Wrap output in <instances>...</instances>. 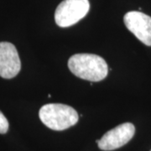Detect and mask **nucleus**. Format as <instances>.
<instances>
[{
  "label": "nucleus",
  "instance_id": "f257e3e1",
  "mask_svg": "<svg viewBox=\"0 0 151 151\" xmlns=\"http://www.w3.org/2000/svg\"><path fill=\"white\" fill-rule=\"evenodd\" d=\"M68 67L77 77L93 82L103 81L108 74L105 60L94 54L73 55L68 60Z\"/></svg>",
  "mask_w": 151,
  "mask_h": 151
},
{
  "label": "nucleus",
  "instance_id": "f03ea898",
  "mask_svg": "<svg viewBox=\"0 0 151 151\" xmlns=\"http://www.w3.org/2000/svg\"><path fill=\"white\" fill-rule=\"evenodd\" d=\"M39 117L46 127L61 131L74 126L79 119L78 113L73 108L61 103H49L40 109Z\"/></svg>",
  "mask_w": 151,
  "mask_h": 151
},
{
  "label": "nucleus",
  "instance_id": "7ed1b4c3",
  "mask_svg": "<svg viewBox=\"0 0 151 151\" xmlns=\"http://www.w3.org/2000/svg\"><path fill=\"white\" fill-rule=\"evenodd\" d=\"M89 9L88 0H63L55 9V23L60 27H70L86 16Z\"/></svg>",
  "mask_w": 151,
  "mask_h": 151
},
{
  "label": "nucleus",
  "instance_id": "20e7f679",
  "mask_svg": "<svg viewBox=\"0 0 151 151\" xmlns=\"http://www.w3.org/2000/svg\"><path fill=\"white\" fill-rule=\"evenodd\" d=\"M135 133L134 125L131 123H124L108 131L98 140L100 150L110 151L117 150L129 143Z\"/></svg>",
  "mask_w": 151,
  "mask_h": 151
},
{
  "label": "nucleus",
  "instance_id": "39448f33",
  "mask_svg": "<svg viewBox=\"0 0 151 151\" xmlns=\"http://www.w3.org/2000/svg\"><path fill=\"white\" fill-rule=\"evenodd\" d=\"M127 29L145 45L151 46V17L140 11L128 12L124 18Z\"/></svg>",
  "mask_w": 151,
  "mask_h": 151
},
{
  "label": "nucleus",
  "instance_id": "423d86ee",
  "mask_svg": "<svg viewBox=\"0 0 151 151\" xmlns=\"http://www.w3.org/2000/svg\"><path fill=\"white\" fill-rule=\"evenodd\" d=\"M21 69V62L15 46L9 42H0V76L11 79Z\"/></svg>",
  "mask_w": 151,
  "mask_h": 151
},
{
  "label": "nucleus",
  "instance_id": "0eeeda50",
  "mask_svg": "<svg viewBox=\"0 0 151 151\" xmlns=\"http://www.w3.org/2000/svg\"><path fill=\"white\" fill-rule=\"evenodd\" d=\"M9 130V122L5 116L0 111V134H6Z\"/></svg>",
  "mask_w": 151,
  "mask_h": 151
},
{
  "label": "nucleus",
  "instance_id": "6e6552de",
  "mask_svg": "<svg viewBox=\"0 0 151 151\" xmlns=\"http://www.w3.org/2000/svg\"><path fill=\"white\" fill-rule=\"evenodd\" d=\"M150 151H151V150H150Z\"/></svg>",
  "mask_w": 151,
  "mask_h": 151
}]
</instances>
